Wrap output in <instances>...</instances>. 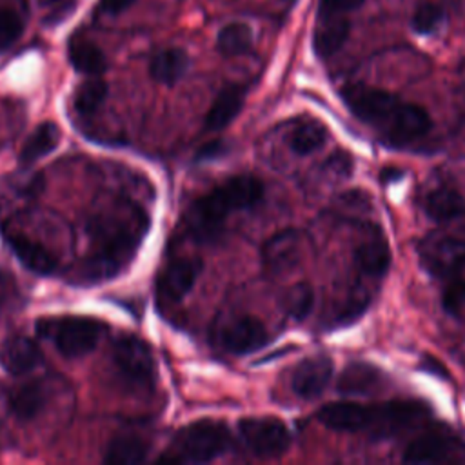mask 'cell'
Wrapping results in <instances>:
<instances>
[{
    "label": "cell",
    "mask_w": 465,
    "mask_h": 465,
    "mask_svg": "<svg viewBox=\"0 0 465 465\" xmlns=\"http://www.w3.org/2000/svg\"><path fill=\"white\" fill-rule=\"evenodd\" d=\"M383 380L385 378L378 367L354 361L341 371L336 389L340 394H372L383 385Z\"/></svg>",
    "instance_id": "19"
},
{
    "label": "cell",
    "mask_w": 465,
    "mask_h": 465,
    "mask_svg": "<svg viewBox=\"0 0 465 465\" xmlns=\"http://www.w3.org/2000/svg\"><path fill=\"white\" fill-rule=\"evenodd\" d=\"M40 360V347L27 336H13L0 349V365L13 376H22L33 371Z\"/></svg>",
    "instance_id": "16"
},
{
    "label": "cell",
    "mask_w": 465,
    "mask_h": 465,
    "mask_svg": "<svg viewBox=\"0 0 465 465\" xmlns=\"http://www.w3.org/2000/svg\"><path fill=\"white\" fill-rule=\"evenodd\" d=\"M147 229V213L136 203L125 198H113L104 203L87 225L91 238L89 274L94 278L118 272L134 256Z\"/></svg>",
    "instance_id": "1"
},
{
    "label": "cell",
    "mask_w": 465,
    "mask_h": 465,
    "mask_svg": "<svg viewBox=\"0 0 465 465\" xmlns=\"http://www.w3.org/2000/svg\"><path fill=\"white\" fill-rule=\"evenodd\" d=\"M5 240L20 263H24L29 271L36 274H51L54 271L56 260L44 245L36 243L25 234H5Z\"/></svg>",
    "instance_id": "20"
},
{
    "label": "cell",
    "mask_w": 465,
    "mask_h": 465,
    "mask_svg": "<svg viewBox=\"0 0 465 465\" xmlns=\"http://www.w3.org/2000/svg\"><path fill=\"white\" fill-rule=\"evenodd\" d=\"M420 262L423 269L438 278L458 276L465 269V242L449 234H429L421 240Z\"/></svg>",
    "instance_id": "8"
},
{
    "label": "cell",
    "mask_w": 465,
    "mask_h": 465,
    "mask_svg": "<svg viewBox=\"0 0 465 465\" xmlns=\"http://www.w3.org/2000/svg\"><path fill=\"white\" fill-rule=\"evenodd\" d=\"M285 2H294V0H285Z\"/></svg>",
    "instance_id": "38"
},
{
    "label": "cell",
    "mask_w": 465,
    "mask_h": 465,
    "mask_svg": "<svg viewBox=\"0 0 465 465\" xmlns=\"http://www.w3.org/2000/svg\"><path fill=\"white\" fill-rule=\"evenodd\" d=\"M432 122L429 113L418 105V104H409L403 102L391 129L387 131V136L392 142L403 143V142H411L416 138H421L423 134L429 133Z\"/></svg>",
    "instance_id": "18"
},
{
    "label": "cell",
    "mask_w": 465,
    "mask_h": 465,
    "mask_svg": "<svg viewBox=\"0 0 465 465\" xmlns=\"http://www.w3.org/2000/svg\"><path fill=\"white\" fill-rule=\"evenodd\" d=\"M454 460H465V445L438 432L416 438L403 452L405 463H445Z\"/></svg>",
    "instance_id": "11"
},
{
    "label": "cell",
    "mask_w": 465,
    "mask_h": 465,
    "mask_svg": "<svg viewBox=\"0 0 465 465\" xmlns=\"http://www.w3.org/2000/svg\"><path fill=\"white\" fill-rule=\"evenodd\" d=\"M341 96L354 116L376 129H381L385 134L403 104V100H400L396 94L365 84L345 85L341 89Z\"/></svg>",
    "instance_id": "6"
},
{
    "label": "cell",
    "mask_w": 465,
    "mask_h": 465,
    "mask_svg": "<svg viewBox=\"0 0 465 465\" xmlns=\"http://www.w3.org/2000/svg\"><path fill=\"white\" fill-rule=\"evenodd\" d=\"M105 96H107V84L96 76L89 78L78 87L74 94V107L82 114H91L104 104Z\"/></svg>",
    "instance_id": "31"
},
{
    "label": "cell",
    "mask_w": 465,
    "mask_h": 465,
    "mask_svg": "<svg viewBox=\"0 0 465 465\" xmlns=\"http://www.w3.org/2000/svg\"><path fill=\"white\" fill-rule=\"evenodd\" d=\"M47 403V387L42 380H33L13 389L9 396L11 412L22 420H33Z\"/></svg>",
    "instance_id": "22"
},
{
    "label": "cell",
    "mask_w": 465,
    "mask_h": 465,
    "mask_svg": "<svg viewBox=\"0 0 465 465\" xmlns=\"http://www.w3.org/2000/svg\"><path fill=\"white\" fill-rule=\"evenodd\" d=\"M60 142V129L53 122L40 124L29 138L24 142V147L20 151V162L22 163H33L35 160L49 154L56 149Z\"/></svg>",
    "instance_id": "26"
},
{
    "label": "cell",
    "mask_w": 465,
    "mask_h": 465,
    "mask_svg": "<svg viewBox=\"0 0 465 465\" xmlns=\"http://www.w3.org/2000/svg\"><path fill=\"white\" fill-rule=\"evenodd\" d=\"M222 347L234 354H247L263 347L271 338L267 327L254 316H238L222 325L218 332Z\"/></svg>",
    "instance_id": "10"
},
{
    "label": "cell",
    "mask_w": 465,
    "mask_h": 465,
    "mask_svg": "<svg viewBox=\"0 0 465 465\" xmlns=\"http://www.w3.org/2000/svg\"><path fill=\"white\" fill-rule=\"evenodd\" d=\"M441 305L449 314H460L465 307V278L461 274L447 278L441 292Z\"/></svg>",
    "instance_id": "33"
},
{
    "label": "cell",
    "mask_w": 465,
    "mask_h": 465,
    "mask_svg": "<svg viewBox=\"0 0 465 465\" xmlns=\"http://www.w3.org/2000/svg\"><path fill=\"white\" fill-rule=\"evenodd\" d=\"M403 176V171L401 169H396V167H387V169H383L381 173H380V178L383 180V182H396V180H400Z\"/></svg>",
    "instance_id": "37"
},
{
    "label": "cell",
    "mask_w": 465,
    "mask_h": 465,
    "mask_svg": "<svg viewBox=\"0 0 465 465\" xmlns=\"http://www.w3.org/2000/svg\"><path fill=\"white\" fill-rule=\"evenodd\" d=\"M113 363L134 385H151L156 378V361L151 347L133 334L120 336L114 341Z\"/></svg>",
    "instance_id": "9"
},
{
    "label": "cell",
    "mask_w": 465,
    "mask_h": 465,
    "mask_svg": "<svg viewBox=\"0 0 465 465\" xmlns=\"http://www.w3.org/2000/svg\"><path fill=\"white\" fill-rule=\"evenodd\" d=\"M443 16V7L438 2L423 0L416 5L411 25L418 35H430L441 25Z\"/></svg>",
    "instance_id": "32"
},
{
    "label": "cell",
    "mask_w": 465,
    "mask_h": 465,
    "mask_svg": "<svg viewBox=\"0 0 465 465\" xmlns=\"http://www.w3.org/2000/svg\"><path fill=\"white\" fill-rule=\"evenodd\" d=\"M189 56L183 49L169 47L156 53L149 64V74L153 80L163 85H174L187 71Z\"/></svg>",
    "instance_id": "24"
},
{
    "label": "cell",
    "mask_w": 465,
    "mask_h": 465,
    "mask_svg": "<svg viewBox=\"0 0 465 465\" xmlns=\"http://www.w3.org/2000/svg\"><path fill=\"white\" fill-rule=\"evenodd\" d=\"M149 445L136 434H122L111 440L107 445L104 461L111 465H134L147 458Z\"/></svg>",
    "instance_id": "25"
},
{
    "label": "cell",
    "mask_w": 465,
    "mask_h": 465,
    "mask_svg": "<svg viewBox=\"0 0 465 465\" xmlns=\"http://www.w3.org/2000/svg\"><path fill=\"white\" fill-rule=\"evenodd\" d=\"M351 31L349 16H316L312 47L320 58H329L341 49Z\"/></svg>",
    "instance_id": "17"
},
{
    "label": "cell",
    "mask_w": 465,
    "mask_h": 465,
    "mask_svg": "<svg viewBox=\"0 0 465 465\" xmlns=\"http://www.w3.org/2000/svg\"><path fill=\"white\" fill-rule=\"evenodd\" d=\"M252 45V29L243 22L223 25L216 36V49L223 56H240Z\"/></svg>",
    "instance_id": "29"
},
{
    "label": "cell",
    "mask_w": 465,
    "mask_h": 465,
    "mask_svg": "<svg viewBox=\"0 0 465 465\" xmlns=\"http://www.w3.org/2000/svg\"><path fill=\"white\" fill-rule=\"evenodd\" d=\"M263 198V183L256 176L238 174L207 194L200 196L185 213V229L196 242L214 240L225 223V218L234 211H243L256 205Z\"/></svg>",
    "instance_id": "2"
},
{
    "label": "cell",
    "mask_w": 465,
    "mask_h": 465,
    "mask_svg": "<svg viewBox=\"0 0 465 465\" xmlns=\"http://www.w3.org/2000/svg\"><path fill=\"white\" fill-rule=\"evenodd\" d=\"M245 447L258 458H276L287 452L291 432L287 425L274 416L243 418L238 423Z\"/></svg>",
    "instance_id": "7"
},
{
    "label": "cell",
    "mask_w": 465,
    "mask_h": 465,
    "mask_svg": "<svg viewBox=\"0 0 465 465\" xmlns=\"http://www.w3.org/2000/svg\"><path fill=\"white\" fill-rule=\"evenodd\" d=\"M42 336H49L54 341L58 352L65 358H80L91 352L102 336L104 325L87 316H65L60 320H42L36 325Z\"/></svg>",
    "instance_id": "5"
},
{
    "label": "cell",
    "mask_w": 465,
    "mask_h": 465,
    "mask_svg": "<svg viewBox=\"0 0 465 465\" xmlns=\"http://www.w3.org/2000/svg\"><path fill=\"white\" fill-rule=\"evenodd\" d=\"M425 214L434 222H450L465 214V198L450 187H438L423 200Z\"/></svg>",
    "instance_id": "23"
},
{
    "label": "cell",
    "mask_w": 465,
    "mask_h": 465,
    "mask_svg": "<svg viewBox=\"0 0 465 465\" xmlns=\"http://www.w3.org/2000/svg\"><path fill=\"white\" fill-rule=\"evenodd\" d=\"M202 272V262L198 258H180L158 278V292L167 302H180L193 289Z\"/></svg>",
    "instance_id": "14"
},
{
    "label": "cell",
    "mask_w": 465,
    "mask_h": 465,
    "mask_svg": "<svg viewBox=\"0 0 465 465\" xmlns=\"http://www.w3.org/2000/svg\"><path fill=\"white\" fill-rule=\"evenodd\" d=\"M231 445L229 429L222 421L200 420L182 427L171 447L167 461H211L223 454Z\"/></svg>",
    "instance_id": "3"
},
{
    "label": "cell",
    "mask_w": 465,
    "mask_h": 465,
    "mask_svg": "<svg viewBox=\"0 0 465 465\" xmlns=\"http://www.w3.org/2000/svg\"><path fill=\"white\" fill-rule=\"evenodd\" d=\"M303 234L285 229L272 234L262 247V262L271 272H285L294 269L303 256Z\"/></svg>",
    "instance_id": "12"
},
{
    "label": "cell",
    "mask_w": 465,
    "mask_h": 465,
    "mask_svg": "<svg viewBox=\"0 0 465 465\" xmlns=\"http://www.w3.org/2000/svg\"><path fill=\"white\" fill-rule=\"evenodd\" d=\"M69 62L78 73L98 76L105 71L107 62L100 47H96L93 42L87 40H73L67 49Z\"/></svg>",
    "instance_id": "27"
},
{
    "label": "cell",
    "mask_w": 465,
    "mask_h": 465,
    "mask_svg": "<svg viewBox=\"0 0 465 465\" xmlns=\"http://www.w3.org/2000/svg\"><path fill=\"white\" fill-rule=\"evenodd\" d=\"M136 0H100L98 4V13L107 15V16H116L124 11H127Z\"/></svg>",
    "instance_id": "36"
},
{
    "label": "cell",
    "mask_w": 465,
    "mask_h": 465,
    "mask_svg": "<svg viewBox=\"0 0 465 465\" xmlns=\"http://www.w3.org/2000/svg\"><path fill=\"white\" fill-rule=\"evenodd\" d=\"M243 107V89L238 85L223 87L213 100L207 114L205 127L209 131H220L227 127Z\"/></svg>",
    "instance_id": "21"
},
{
    "label": "cell",
    "mask_w": 465,
    "mask_h": 465,
    "mask_svg": "<svg viewBox=\"0 0 465 465\" xmlns=\"http://www.w3.org/2000/svg\"><path fill=\"white\" fill-rule=\"evenodd\" d=\"M314 307V291L309 283L298 282L291 285L282 296V309L292 320H305Z\"/></svg>",
    "instance_id": "30"
},
{
    "label": "cell",
    "mask_w": 465,
    "mask_h": 465,
    "mask_svg": "<svg viewBox=\"0 0 465 465\" xmlns=\"http://www.w3.org/2000/svg\"><path fill=\"white\" fill-rule=\"evenodd\" d=\"M365 238L354 251V260L365 274L381 276L391 265L389 243L376 225H365Z\"/></svg>",
    "instance_id": "15"
},
{
    "label": "cell",
    "mask_w": 465,
    "mask_h": 465,
    "mask_svg": "<svg viewBox=\"0 0 465 465\" xmlns=\"http://www.w3.org/2000/svg\"><path fill=\"white\" fill-rule=\"evenodd\" d=\"M318 421L338 432H378L385 434L391 423L389 401L363 405L354 401L327 403L318 411Z\"/></svg>",
    "instance_id": "4"
},
{
    "label": "cell",
    "mask_w": 465,
    "mask_h": 465,
    "mask_svg": "<svg viewBox=\"0 0 465 465\" xmlns=\"http://www.w3.org/2000/svg\"><path fill=\"white\" fill-rule=\"evenodd\" d=\"M325 140H327V129L323 124L316 120H307L298 124L287 138L291 151L300 156L316 153L325 143Z\"/></svg>",
    "instance_id": "28"
},
{
    "label": "cell",
    "mask_w": 465,
    "mask_h": 465,
    "mask_svg": "<svg viewBox=\"0 0 465 465\" xmlns=\"http://www.w3.org/2000/svg\"><path fill=\"white\" fill-rule=\"evenodd\" d=\"M332 378V360L327 354H314L298 363L292 372V391L303 400L318 398Z\"/></svg>",
    "instance_id": "13"
},
{
    "label": "cell",
    "mask_w": 465,
    "mask_h": 465,
    "mask_svg": "<svg viewBox=\"0 0 465 465\" xmlns=\"http://www.w3.org/2000/svg\"><path fill=\"white\" fill-rule=\"evenodd\" d=\"M363 0H320L318 16H347Z\"/></svg>",
    "instance_id": "35"
},
{
    "label": "cell",
    "mask_w": 465,
    "mask_h": 465,
    "mask_svg": "<svg viewBox=\"0 0 465 465\" xmlns=\"http://www.w3.org/2000/svg\"><path fill=\"white\" fill-rule=\"evenodd\" d=\"M24 31V24L18 13L13 9H0V51L9 47Z\"/></svg>",
    "instance_id": "34"
}]
</instances>
